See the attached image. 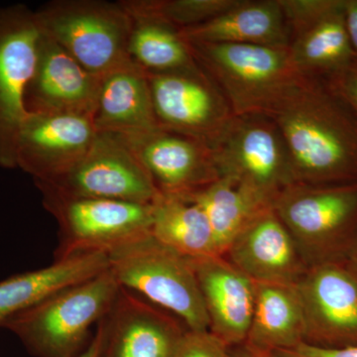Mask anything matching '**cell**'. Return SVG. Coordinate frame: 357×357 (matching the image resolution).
Returning <instances> with one entry per match:
<instances>
[{"label":"cell","mask_w":357,"mask_h":357,"mask_svg":"<svg viewBox=\"0 0 357 357\" xmlns=\"http://www.w3.org/2000/svg\"><path fill=\"white\" fill-rule=\"evenodd\" d=\"M147 77L160 128L211 148L234 117L225 96L203 70Z\"/></svg>","instance_id":"cell-11"},{"label":"cell","mask_w":357,"mask_h":357,"mask_svg":"<svg viewBox=\"0 0 357 357\" xmlns=\"http://www.w3.org/2000/svg\"><path fill=\"white\" fill-rule=\"evenodd\" d=\"M255 284V307L243 344L264 351H288L305 342V318L296 285Z\"/></svg>","instance_id":"cell-22"},{"label":"cell","mask_w":357,"mask_h":357,"mask_svg":"<svg viewBox=\"0 0 357 357\" xmlns=\"http://www.w3.org/2000/svg\"><path fill=\"white\" fill-rule=\"evenodd\" d=\"M40 38L35 11L24 4L0 8V168H17L18 138L28 115L25 93Z\"/></svg>","instance_id":"cell-10"},{"label":"cell","mask_w":357,"mask_h":357,"mask_svg":"<svg viewBox=\"0 0 357 357\" xmlns=\"http://www.w3.org/2000/svg\"><path fill=\"white\" fill-rule=\"evenodd\" d=\"M170 357H230L229 347L210 331L185 330Z\"/></svg>","instance_id":"cell-29"},{"label":"cell","mask_w":357,"mask_h":357,"mask_svg":"<svg viewBox=\"0 0 357 357\" xmlns=\"http://www.w3.org/2000/svg\"><path fill=\"white\" fill-rule=\"evenodd\" d=\"M211 149L218 177L231 178L269 206L296 183L283 136L266 115H234Z\"/></svg>","instance_id":"cell-7"},{"label":"cell","mask_w":357,"mask_h":357,"mask_svg":"<svg viewBox=\"0 0 357 357\" xmlns=\"http://www.w3.org/2000/svg\"><path fill=\"white\" fill-rule=\"evenodd\" d=\"M119 137L132 150L161 194H191L220 178L211 148L201 141L162 128Z\"/></svg>","instance_id":"cell-15"},{"label":"cell","mask_w":357,"mask_h":357,"mask_svg":"<svg viewBox=\"0 0 357 357\" xmlns=\"http://www.w3.org/2000/svg\"><path fill=\"white\" fill-rule=\"evenodd\" d=\"M272 208L307 266L344 261L357 238V183L288 185Z\"/></svg>","instance_id":"cell-4"},{"label":"cell","mask_w":357,"mask_h":357,"mask_svg":"<svg viewBox=\"0 0 357 357\" xmlns=\"http://www.w3.org/2000/svg\"><path fill=\"white\" fill-rule=\"evenodd\" d=\"M281 352L293 357H357V347L335 349H323L303 342L292 351Z\"/></svg>","instance_id":"cell-31"},{"label":"cell","mask_w":357,"mask_h":357,"mask_svg":"<svg viewBox=\"0 0 357 357\" xmlns=\"http://www.w3.org/2000/svg\"><path fill=\"white\" fill-rule=\"evenodd\" d=\"M96 134L91 117L28 114L18 138L17 168L35 184L50 182L83 158Z\"/></svg>","instance_id":"cell-13"},{"label":"cell","mask_w":357,"mask_h":357,"mask_svg":"<svg viewBox=\"0 0 357 357\" xmlns=\"http://www.w3.org/2000/svg\"><path fill=\"white\" fill-rule=\"evenodd\" d=\"M230 357H293L281 351H264L241 344L229 349Z\"/></svg>","instance_id":"cell-33"},{"label":"cell","mask_w":357,"mask_h":357,"mask_svg":"<svg viewBox=\"0 0 357 357\" xmlns=\"http://www.w3.org/2000/svg\"><path fill=\"white\" fill-rule=\"evenodd\" d=\"M41 192L45 208L59 225L55 260L84 253L109 255L151 234L152 204Z\"/></svg>","instance_id":"cell-8"},{"label":"cell","mask_w":357,"mask_h":357,"mask_svg":"<svg viewBox=\"0 0 357 357\" xmlns=\"http://www.w3.org/2000/svg\"><path fill=\"white\" fill-rule=\"evenodd\" d=\"M119 292L107 269L11 317L2 328L15 333L33 356L77 357L93 338L91 326L109 314Z\"/></svg>","instance_id":"cell-2"},{"label":"cell","mask_w":357,"mask_h":357,"mask_svg":"<svg viewBox=\"0 0 357 357\" xmlns=\"http://www.w3.org/2000/svg\"><path fill=\"white\" fill-rule=\"evenodd\" d=\"M109 255L84 253L54 260L49 266L0 281V326L7 319L109 269Z\"/></svg>","instance_id":"cell-21"},{"label":"cell","mask_w":357,"mask_h":357,"mask_svg":"<svg viewBox=\"0 0 357 357\" xmlns=\"http://www.w3.org/2000/svg\"><path fill=\"white\" fill-rule=\"evenodd\" d=\"M100 79L41 31L36 66L25 93L26 110L93 119Z\"/></svg>","instance_id":"cell-14"},{"label":"cell","mask_w":357,"mask_h":357,"mask_svg":"<svg viewBox=\"0 0 357 357\" xmlns=\"http://www.w3.org/2000/svg\"><path fill=\"white\" fill-rule=\"evenodd\" d=\"M324 79L357 119V56L349 65Z\"/></svg>","instance_id":"cell-30"},{"label":"cell","mask_w":357,"mask_h":357,"mask_svg":"<svg viewBox=\"0 0 357 357\" xmlns=\"http://www.w3.org/2000/svg\"><path fill=\"white\" fill-rule=\"evenodd\" d=\"M102 347V328L100 324H98L96 332L86 349L77 357H100Z\"/></svg>","instance_id":"cell-34"},{"label":"cell","mask_w":357,"mask_h":357,"mask_svg":"<svg viewBox=\"0 0 357 357\" xmlns=\"http://www.w3.org/2000/svg\"><path fill=\"white\" fill-rule=\"evenodd\" d=\"M188 44L236 116L270 114L305 77L293 64L288 47Z\"/></svg>","instance_id":"cell-3"},{"label":"cell","mask_w":357,"mask_h":357,"mask_svg":"<svg viewBox=\"0 0 357 357\" xmlns=\"http://www.w3.org/2000/svg\"><path fill=\"white\" fill-rule=\"evenodd\" d=\"M129 37L128 55L136 67L147 74L199 73L189 44L180 30L172 26L148 20L132 17Z\"/></svg>","instance_id":"cell-25"},{"label":"cell","mask_w":357,"mask_h":357,"mask_svg":"<svg viewBox=\"0 0 357 357\" xmlns=\"http://www.w3.org/2000/svg\"><path fill=\"white\" fill-rule=\"evenodd\" d=\"M109 269L121 288L168 312L190 331H210L191 260L151 234L109 255Z\"/></svg>","instance_id":"cell-6"},{"label":"cell","mask_w":357,"mask_h":357,"mask_svg":"<svg viewBox=\"0 0 357 357\" xmlns=\"http://www.w3.org/2000/svg\"><path fill=\"white\" fill-rule=\"evenodd\" d=\"M342 4L290 40L289 54L304 76L330 77L356 57Z\"/></svg>","instance_id":"cell-24"},{"label":"cell","mask_w":357,"mask_h":357,"mask_svg":"<svg viewBox=\"0 0 357 357\" xmlns=\"http://www.w3.org/2000/svg\"><path fill=\"white\" fill-rule=\"evenodd\" d=\"M167 312L121 287L114 306L100 321V357H170L188 328Z\"/></svg>","instance_id":"cell-16"},{"label":"cell","mask_w":357,"mask_h":357,"mask_svg":"<svg viewBox=\"0 0 357 357\" xmlns=\"http://www.w3.org/2000/svg\"><path fill=\"white\" fill-rule=\"evenodd\" d=\"M344 13L352 49L357 56V0H344Z\"/></svg>","instance_id":"cell-32"},{"label":"cell","mask_w":357,"mask_h":357,"mask_svg":"<svg viewBox=\"0 0 357 357\" xmlns=\"http://www.w3.org/2000/svg\"><path fill=\"white\" fill-rule=\"evenodd\" d=\"M241 0H122L130 16L160 21L178 30L204 24Z\"/></svg>","instance_id":"cell-27"},{"label":"cell","mask_w":357,"mask_h":357,"mask_svg":"<svg viewBox=\"0 0 357 357\" xmlns=\"http://www.w3.org/2000/svg\"><path fill=\"white\" fill-rule=\"evenodd\" d=\"M41 191L73 198L114 199L152 204L161 192L126 142L114 134L98 132L83 158L50 182L36 183Z\"/></svg>","instance_id":"cell-9"},{"label":"cell","mask_w":357,"mask_h":357,"mask_svg":"<svg viewBox=\"0 0 357 357\" xmlns=\"http://www.w3.org/2000/svg\"><path fill=\"white\" fill-rule=\"evenodd\" d=\"M266 116L283 136L296 183H357V119L325 79L305 76Z\"/></svg>","instance_id":"cell-1"},{"label":"cell","mask_w":357,"mask_h":357,"mask_svg":"<svg viewBox=\"0 0 357 357\" xmlns=\"http://www.w3.org/2000/svg\"><path fill=\"white\" fill-rule=\"evenodd\" d=\"M35 13L40 30L91 74L135 66L128 55L132 18L121 1L54 0Z\"/></svg>","instance_id":"cell-5"},{"label":"cell","mask_w":357,"mask_h":357,"mask_svg":"<svg viewBox=\"0 0 357 357\" xmlns=\"http://www.w3.org/2000/svg\"><path fill=\"white\" fill-rule=\"evenodd\" d=\"M342 0H279L290 40L342 4Z\"/></svg>","instance_id":"cell-28"},{"label":"cell","mask_w":357,"mask_h":357,"mask_svg":"<svg viewBox=\"0 0 357 357\" xmlns=\"http://www.w3.org/2000/svg\"><path fill=\"white\" fill-rule=\"evenodd\" d=\"M190 260L210 321V332L229 349L243 344L255 307V282L223 256Z\"/></svg>","instance_id":"cell-18"},{"label":"cell","mask_w":357,"mask_h":357,"mask_svg":"<svg viewBox=\"0 0 357 357\" xmlns=\"http://www.w3.org/2000/svg\"><path fill=\"white\" fill-rule=\"evenodd\" d=\"M223 257L258 283L296 285L309 268L272 206L246 225Z\"/></svg>","instance_id":"cell-17"},{"label":"cell","mask_w":357,"mask_h":357,"mask_svg":"<svg viewBox=\"0 0 357 357\" xmlns=\"http://www.w3.org/2000/svg\"><path fill=\"white\" fill-rule=\"evenodd\" d=\"M151 236L188 259L222 256L208 215L185 196L160 194L152 204Z\"/></svg>","instance_id":"cell-23"},{"label":"cell","mask_w":357,"mask_h":357,"mask_svg":"<svg viewBox=\"0 0 357 357\" xmlns=\"http://www.w3.org/2000/svg\"><path fill=\"white\" fill-rule=\"evenodd\" d=\"M93 122L98 132L119 136L160 128L146 73L130 66L102 77Z\"/></svg>","instance_id":"cell-19"},{"label":"cell","mask_w":357,"mask_h":357,"mask_svg":"<svg viewBox=\"0 0 357 357\" xmlns=\"http://www.w3.org/2000/svg\"><path fill=\"white\" fill-rule=\"evenodd\" d=\"M344 262L357 279V238L347 258H345Z\"/></svg>","instance_id":"cell-35"},{"label":"cell","mask_w":357,"mask_h":357,"mask_svg":"<svg viewBox=\"0 0 357 357\" xmlns=\"http://www.w3.org/2000/svg\"><path fill=\"white\" fill-rule=\"evenodd\" d=\"M305 318V344L357 347V279L344 261L307 268L296 284Z\"/></svg>","instance_id":"cell-12"},{"label":"cell","mask_w":357,"mask_h":357,"mask_svg":"<svg viewBox=\"0 0 357 357\" xmlns=\"http://www.w3.org/2000/svg\"><path fill=\"white\" fill-rule=\"evenodd\" d=\"M194 43L248 44L289 47L290 32L279 0H241L237 6L204 24L180 30Z\"/></svg>","instance_id":"cell-20"},{"label":"cell","mask_w":357,"mask_h":357,"mask_svg":"<svg viewBox=\"0 0 357 357\" xmlns=\"http://www.w3.org/2000/svg\"><path fill=\"white\" fill-rule=\"evenodd\" d=\"M183 196L198 204L208 215L222 256L246 225L258 213L271 206L227 178H218Z\"/></svg>","instance_id":"cell-26"}]
</instances>
